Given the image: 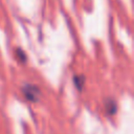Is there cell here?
Listing matches in <instances>:
<instances>
[{
    "instance_id": "6da1fadb",
    "label": "cell",
    "mask_w": 134,
    "mask_h": 134,
    "mask_svg": "<svg viewBox=\"0 0 134 134\" xmlns=\"http://www.w3.org/2000/svg\"><path fill=\"white\" fill-rule=\"evenodd\" d=\"M21 91H22V94H23L24 98L29 103L39 102L40 98H41V95H42V92H41L40 88L37 85L29 84V83L24 84L21 87Z\"/></svg>"
},
{
    "instance_id": "7a4b0ae2",
    "label": "cell",
    "mask_w": 134,
    "mask_h": 134,
    "mask_svg": "<svg viewBox=\"0 0 134 134\" xmlns=\"http://www.w3.org/2000/svg\"><path fill=\"white\" fill-rule=\"evenodd\" d=\"M104 105H105L106 113H107L108 115L113 116V115L116 114V111H117V104H116V102H115L114 98H112V97L106 98Z\"/></svg>"
},
{
    "instance_id": "277c9868",
    "label": "cell",
    "mask_w": 134,
    "mask_h": 134,
    "mask_svg": "<svg viewBox=\"0 0 134 134\" xmlns=\"http://www.w3.org/2000/svg\"><path fill=\"white\" fill-rule=\"evenodd\" d=\"M15 53H16V58L19 62L25 64L27 62V55H26V52L21 48V47H17L16 50H15Z\"/></svg>"
},
{
    "instance_id": "3957f363",
    "label": "cell",
    "mask_w": 134,
    "mask_h": 134,
    "mask_svg": "<svg viewBox=\"0 0 134 134\" xmlns=\"http://www.w3.org/2000/svg\"><path fill=\"white\" fill-rule=\"evenodd\" d=\"M73 84L79 91H82L84 88V85H85V76L83 74L73 75Z\"/></svg>"
}]
</instances>
